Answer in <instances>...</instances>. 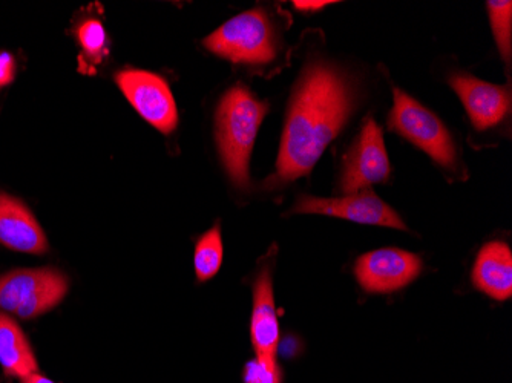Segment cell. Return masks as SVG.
Returning a JSON list of instances; mask_svg holds the SVG:
<instances>
[{
	"mask_svg": "<svg viewBox=\"0 0 512 383\" xmlns=\"http://www.w3.org/2000/svg\"><path fill=\"white\" fill-rule=\"evenodd\" d=\"M353 106L355 92L341 69L322 62L304 69L287 114L276 178L293 181L309 175Z\"/></svg>",
	"mask_w": 512,
	"mask_h": 383,
	"instance_id": "6da1fadb",
	"label": "cell"
},
{
	"mask_svg": "<svg viewBox=\"0 0 512 383\" xmlns=\"http://www.w3.org/2000/svg\"><path fill=\"white\" fill-rule=\"evenodd\" d=\"M267 109L266 102L243 86L227 91L218 106V148L230 180L238 187L249 186L250 154Z\"/></svg>",
	"mask_w": 512,
	"mask_h": 383,
	"instance_id": "7a4b0ae2",
	"label": "cell"
},
{
	"mask_svg": "<svg viewBox=\"0 0 512 383\" xmlns=\"http://www.w3.org/2000/svg\"><path fill=\"white\" fill-rule=\"evenodd\" d=\"M207 50L247 65H264L275 59V34L266 13L247 11L232 17L215 33L204 39Z\"/></svg>",
	"mask_w": 512,
	"mask_h": 383,
	"instance_id": "3957f363",
	"label": "cell"
},
{
	"mask_svg": "<svg viewBox=\"0 0 512 383\" xmlns=\"http://www.w3.org/2000/svg\"><path fill=\"white\" fill-rule=\"evenodd\" d=\"M66 292L68 279L57 270H13L0 276V310L33 319L56 307Z\"/></svg>",
	"mask_w": 512,
	"mask_h": 383,
	"instance_id": "277c9868",
	"label": "cell"
},
{
	"mask_svg": "<svg viewBox=\"0 0 512 383\" xmlns=\"http://www.w3.org/2000/svg\"><path fill=\"white\" fill-rule=\"evenodd\" d=\"M388 125L427 152L436 163L445 167H453L456 163V146L450 131L433 112L401 89H394V105Z\"/></svg>",
	"mask_w": 512,
	"mask_h": 383,
	"instance_id": "5b68a950",
	"label": "cell"
},
{
	"mask_svg": "<svg viewBox=\"0 0 512 383\" xmlns=\"http://www.w3.org/2000/svg\"><path fill=\"white\" fill-rule=\"evenodd\" d=\"M115 82L135 111L158 131L169 134L177 128V105L163 77L142 69H123L115 76Z\"/></svg>",
	"mask_w": 512,
	"mask_h": 383,
	"instance_id": "8992f818",
	"label": "cell"
},
{
	"mask_svg": "<svg viewBox=\"0 0 512 383\" xmlns=\"http://www.w3.org/2000/svg\"><path fill=\"white\" fill-rule=\"evenodd\" d=\"M293 212L327 215V217L342 218V220L368 224V226L407 230V226L396 210L391 209L370 189L345 195L342 198L301 197L293 207Z\"/></svg>",
	"mask_w": 512,
	"mask_h": 383,
	"instance_id": "52a82bcc",
	"label": "cell"
},
{
	"mask_svg": "<svg viewBox=\"0 0 512 383\" xmlns=\"http://www.w3.org/2000/svg\"><path fill=\"white\" fill-rule=\"evenodd\" d=\"M390 174L384 135L375 120L367 118L361 135L345 157L342 192L345 195L356 194L371 184L385 183Z\"/></svg>",
	"mask_w": 512,
	"mask_h": 383,
	"instance_id": "ba28073f",
	"label": "cell"
},
{
	"mask_svg": "<svg viewBox=\"0 0 512 383\" xmlns=\"http://www.w3.org/2000/svg\"><path fill=\"white\" fill-rule=\"evenodd\" d=\"M422 259L402 249H379L359 256L355 276L368 293H393L421 275Z\"/></svg>",
	"mask_w": 512,
	"mask_h": 383,
	"instance_id": "9c48e42d",
	"label": "cell"
},
{
	"mask_svg": "<svg viewBox=\"0 0 512 383\" xmlns=\"http://www.w3.org/2000/svg\"><path fill=\"white\" fill-rule=\"evenodd\" d=\"M450 85L462 100L471 122L480 131L502 122L511 108V94L503 86L491 85L467 74L451 77Z\"/></svg>",
	"mask_w": 512,
	"mask_h": 383,
	"instance_id": "30bf717a",
	"label": "cell"
},
{
	"mask_svg": "<svg viewBox=\"0 0 512 383\" xmlns=\"http://www.w3.org/2000/svg\"><path fill=\"white\" fill-rule=\"evenodd\" d=\"M0 244L16 252L42 255L48 241L33 213L22 201L0 194Z\"/></svg>",
	"mask_w": 512,
	"mask_h": 383,
	"instance_id": "8fae6325",
	"label": "cell"
},
{
	"mask_svg": "<svg viewBox=\"0 0 512 383\" xmlns=\"http://www.w3.org/2000/svg\"><path fill=\"white\" fill-rule=\"evenodd\" d=\"M250 338L256 357L276 361L279 345V325L273 298L272 272L264 266L253 285V313L250 322Z\"/></svg>",
	"mask_w": 512,
	"mask_h": 383,
	"instance_id": "7c38bea8",
	"label": "cell"
},
{
	"mask_svg": "<svg viewBox=\"0 0 512 383\" xmlns=\"http://www.w3.org/2000/svg\"><path fill=\"white\" fill-rule=\"evenodd\" d=\"M473 284L477 290L506 301L512 296V253L503 241H491L480 249L473 267Z\"/></svg>",
	"mask_w": 512,
	"mask_h": 383,
	"instance_id": "4fadbf2b",
	"label": "cell"
},
{
	"mask_svg": "<svg viewBox=\"0 0 512 383\" xmlns=\"http://www.w3.org/2000/svg\"><path fill=\"white\" fill-rule=\"evenodd\" d=\"M0 365L7 376L23 377L37 373L33 348L16 321L0 313Z\"/></svg>",
	"mask_w": 512,
	"mask_h": 383,
	"instance_id": "5bb4252c",
	"label": "cell"
},
{
	"mask_svg": "<svg viewBox=\"0 0 512 383\" xmlns=\"http://www.w3.org/2000/svg\"><path fill=\"white\" fill-rule=\"evenodd\" d=\"M223 264V241L220 226L207 230L195 246V275L200 282L209 281L217 275Z\"/></svg>",
	"mask_w": 512,
	"mask_h": 383,
	"instance_id": "9a60e30c",
	"label": "cell"
},
{
	"mask_svg": "<svg viewBox=\"0 0 512 383\" xmlns=\"http://www.w3.org/2000/svg\"><path fill=\"white\" fill-rule=\"evenodd\" d=\"M488 11H490L491 27H493L500 53H502L503 59L509 62L511 60L512 4L509 0H505V2L493 0V2H488Z\"/></svg>",
	"mask_w": 512,
	"mask_h": 383,
	"instance_id": "2e32d148",
	"label": "cell"
},
{
	"mask_svg": "<svg viewBox=\"0 0 512 383\" xmlns=\"http://www.w3.org/2000/svg\"><path fill=\"white\" fill-rule=\"evenodd\" d=\"M243 379L244 383H281L283 370L276 361L255 357L244 367Z\"/></svg>",
	"mask_w": 512,
	"mask_h": 383,
	"instance_id": "e0dca14e",
	"label": "cell"
},
{
	"mask_svg": "<svg viewBox=\"0 0 512 383\" xmlns=\"http://www.w3.org/2000/svg\"><path fill=\"white\" fill-rule=\"evenodd\" d=\"M80 45L91 56H99L106 45V33L102 23L96 19L85 20L77 30Z\"/></svg>",
	"mask_w": 512,
	"mask_h": 383,
	"instance_id": "ac0fdd59",
	"label": "cell"
},
{
	"mask_svg": "<svg viewBox=\"0 0 512 383\" xmlns=\"http://www.w3.org/2000/svg\"><path fill=\"white\" fill-rule=\"evenodd\" d=\"M16 63L8 53H0V86L13 82Z\"/></svg>",
	"mask_w": 512,
	"mask_h": 383,
	"instance_id": "d6986e66",
	"label": "cell"
},
{
	"mask_svg": "<svg viewBox=\"0 0 512 383\" xmlns=\"http://www.w3.org/2000/svg\"><path fill=\"white\" fill-rule=\"evenodd\" d=\"M330 4H332L330 0H307V2L296 0V2H293V7L301 11H318Z\"/></svg>",
	"mask_w": 512,
	"mask_h": 383,
	"instance_id": "ffe728a7",
	"label": "cell"
},
{
	"mask_svg": "<svg viewBox=\"0 0 512 383\" xmlns=\"http://www.w3.org/2000/svg\"><path fill=\"white\" fill-rule=\"evenodd\" d=\"M22 383H54L53 380L46 379V377L40 376V374L34 373L30 376L23 377Z\"/></svg>",
	"mask_w": 512,
	"mask_h": 383,
	"instance_id": "44dd1931",
	"label": "cell"
}]
</instances>
